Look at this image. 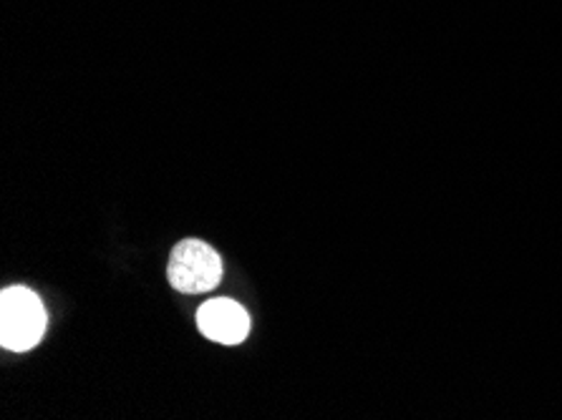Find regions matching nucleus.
Here are the masks:
<instances>
[{
    "instance_id": "nucleus-2",
    "label": "nucleus",
    "mask_w": 562,
    "mask_h": 420,
    "mask_svg": "<svg viewBox=\"0 0 562 420\" xmlns=\"http://www.w3.org/2000/svg\"><path fill=\"white\" fill-rule=\"evenodd\" d=\"M167 280L182 295L210 293L223 282V260L200 239H184L169 257Z\"/></svg>"
},
{
    "instance_id": "nucleus-3",
    "label": "nucleus",
    "mask_w": 562,
    "mask_h": 420,
    "mask_svg": "<svg viewBox=\"0 0 562 420\" xmlns=\"http://www.w3.org/2000/svg\"><path fill=\"white\" fill-rule=\"evenodd\" d=\"M198 328L204 338L220 345H240L250 336V315L235 299L217 297L200 307Z\"/></svg>"
},
{
    "instance_id": "nucleus-1",
    "label": "nucleus",
    "mask_w": 562,
    "mask_h": 420,
    "mask_svg": "<svg viewBox=\"0 0 562 420\" xmlns=\"http://www.w3.org/2000/svg\"><path fill=\"white\" fill-rule=\"evenodd\" d=\"M48 317L36 293L8 287L0 295V345L11 353H25L44 340Z\"/></svg>"
}]
</instances>
